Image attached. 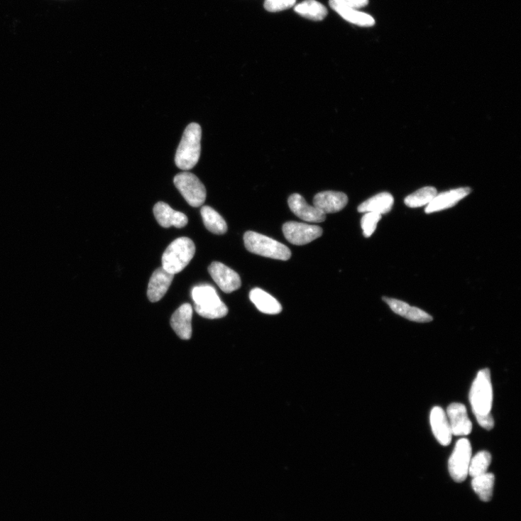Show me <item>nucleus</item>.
Segmentation results:
<instances>
[{
	"mask_svg": "<svg viewBox=\"0 0 521 521\" xmlns=\"http://www.w3.org/2000/svg\"><path fill=\"white\" fill-rule=\"evenodd\" d=\"M448 419L453 435L464 436L469 434L472 431V423L470 421L466 407L464 404L454 402L451 404L446 410Z\"/></svg>",
	"mask_w": 521,
	"mask_h": 521,
	"instance_id": "9d476101",
	"label": "nucleus"
},
{
	"mask_svg": "<svg viewBox=\"0 0 521 521\" xmlns=\"http://www.w3.org/2000/svg\"><path fill=\"white\" fill-rule=\"evenodd\" d=\"M243 240L246 249L252 253L282 260L291 257V251L286 246L264 235L248 231Z\"/></svg>",
	"mask_w": 521,
	"mask_h": 521,
	"instance_id": "39448f33",
	"label": "nucleus"
},
{
	"mask_svg": "<svg viewBox=\"0 0 521 521\" xmlns=\"http://www.w3.org/2000/svg\"><path fill=\"white\" fill-rule=\"evenodd\" d=\"M193 308L190 304L180 307L172 314L170 324L177 336L182 340H190L192 336Z\"/></svg>",
	"mask_w": 521,
	"mask_h": 521,
	"instance_id": "9b49d317",
	"label": "nucleus"
},
{
	"mask_svg": "<svg viewBox=\"0 0 521 521\" xmlns=\"http://www.w3.org/2000/svg\"><path fill=\"white\" fill-rule=\"evenodd\" d=\"M495 483V476L486 473L473 478L471 485L480 500L489 502L492 499Z\"/></svg>",
	"mask_w": 521,
	"mask_h": 521,
	"instance_id": "4be33fe9",
	"label": "nucleus"
},
{
	"mask_svg": "<svg viewBox=\"0 0 521 521\" xmlns=\"http://www.w3.org/2000/svg\"><path fill=\"white\" fill-rule=\"evenodd\" d=\"M174 183L185 200L192 207H199L205 202V186L194 174L185 171L178 173L174 178Z\"/></svg>",
	"mask_w": 521,
	"mask_h": 521,
	"instance_id": "423d86ee",
	"label": "nucleus"
},
{
	"mask_svg": "<svg viewBox=\"0 0 521 521\" xmlns=\"http://www.w3.org/2000/svg\"><path fill=\"white\" fill-rule=\"evenodd\" d=\"M469 400L476 417L491 415L493 390L489 368L478 371L471 388Z\"/></svg>",
	"mask_w": 521,
	"mask_h": 521,
	"instance_id": "f03ea898",
	"label": "nucleus"
},
{
	"mask_svg": "<svg viewBox=\"0 0 521 521\" xmlns=\"http://www.w3.org/2000/svg\"><path fill=\"white\" fill-rule=\"evenodd\" d=\"M437 194V191L432 186H427L415 193L407 196L405 199V204L410 208H418L428 205L432 202Z\"/></svg>",
	"mask_w": 521,
	"mask_h": 521,
	"instance_id": "b1692460",
	"label": "nucleus"
},
{
	"mask_svg": "<svg viewBox=\"0 0 521 521\" xmlns=\"http://www.w3.org/2000/svg\"><path fill=\"white\" fill-rule=\"evenodd\" d=\"M349 202L346 194L336 192H323L314 198V207L324 214L336 213L343 210Z\"/></svg>",
	"mask_w": 521,
	"mask_h": 521,
	"instance_id": "f8f14e48",
	"label": "nucleus"
},
{
	"mask_svg": "<svg viewBox=\"0 0 521 521\" xmlns=\"http://www.w3.org/2000/svg\"><path fill=\"white\" fill-rule=\"evenodd\" d=\"M430 424L433 434L437 441L443 446L451 444L453 433L446 415L439 406L432 408L430 414Z\"/></svg>",
	"mask_w": 521,
	"mask_h": 521,
	"instance_id": "ddd939ff",
	"label": "nucleus"
},
{
	"mask_svg": "<svg viewBox=\"0 0 521 521\" xmlns=\"http://www.w3.org/2000/svg\"><path fill=\"white\" fill-rule=\"evenodd\" d=\"M331 9L346 21L361 27H371L375 21L370 15L358 11L356 9L345 4L342 0H329Z\"/></svg>",
	"mask_w": 521,
	"mask_h": 521,
	"instance_id": "dca6fc26",
	"label": "nucleus"
},
{
	"mask_svg": "<svg viewBox=\"0 0 521 521\" xmlns=\"http://www.w3.org/2000/svg\"><path fill=\"white\" fill-rule=\"evenodd\" d=\"M393 204V197L388 192H383L363 202L358 207V212L361 213L375 212L383 215L390 212Z\"/></svg>",
	"mask_w": 521,
	"mask_h": 521,
	"instance_id": "aec40b11",
	"label": "nucleus"
},
{
	"mask_svg": "<svg viewBox=\"0 0 521 521\" xmlns=\"http://www.w3.org/2000/svg\"><path fill=\"white\" fill-rule=\"evenodd\" d=\"M251 302L258 311L267 314H278L283 307L275 297L260 288L253 289L249 294Z\"/></svg>",
	"mask_w": 521,
	"mask_h": 521,
	"instance_id": "6ab92c4d",
	"label": "nucleus"
},
{
	"mask_svg": "<svg viewBox=\"0 0 521 521\" xmlns=\"http://www.w3.org/2000/svg\"><path fill=\"white\" fill-rule=\"evenodd\" d=\"M471 454L469 440L466 438L459 439L449 462V472L455 481L463 482L467 478Z\"/></svg>",
	"mask_w": 521,
	"mask_h": 521,
	"instance_id": "0eeeda50",
	"label": "nucleus"
},
{
	"mask_svg": "<svg viewBox=\"0 0 521 521\" xmlns=\"http://www.w3.org/2000/svg\"><path fill=\"white\" fill-rule=\"evenodd\" d=\"M383 300L388 305L394 313L402 317H405L408 309L411 307L407 303L395 299H390V297H384Z\"/></svg>",
	"mask_w": 521,
	"mask_h": 521,
	"instance_id": "c85d7f7f",
	"label": "nucleus"
},
{
	"mask_svg": "<svg viewBox=\"0 0 521 521\" xmlns=\"http://www.w3.org/2000/svg\"><path fill=\"white\" fill-rule=\"evenodd\" d=\"M195 311L202 317L214 319L226 317L227 306L223 303L214 287L209 285L197 286L192 290Z\"/></svg>",
	"mask_w": 521,
	"mask_h": 521,
	"instance_id": "20e7f679",
	"label": "nucleus"
},
{
	"mask_svg": "<svg viewBox=\"0 0 521 521\" xmlns=\"http://www.w3.org/2000/svg\"><path fill=\"white\" fill-rule=\"evenodd\" d=\"M283 234L290 243L304 246L319 238L323 234L322 228L305 223L288 221L283 227Z\"/></svg>",
	"mask_w": 521,
	"mask_h": 521,
	"instance_id": "6e6552de",
	"label": "nucleus"
},
{
	"mask_svg": "<svg viewBox=\"0 0 521 521\" xmlns=\"http://www.w3.org/2000/svg\"><path fill=\"white\" fill-rule=\"evenodd\" d=\"M342 1L356 9L366 6L368 3V0H342Z\"/></svg>",
	"mask_w": 521,
	"mask_h": 521,
	"instance_id": "7c9ffc66",
	"label": "nucleus"
},
{
	"mask_svg": "<svg viewBox=\"0 0 521 521\" xmlns=\"http://www.w3.org/2000/svg\"><path fill=\"white\" fill-rule=\"evenodd\" d=\"M471 192V190L466 187L442 192L439 194H437L426 207L425 212L431 214L454 207L460 201L469 195Z\"/></svg>",
	"mask_w": 521,
	"mask_h": 521,
	"instance_id": "f3484780",
	"label": "nucleus"
},
{
	"mask_svg": "<svg viewBox=\"0 0 521 521\" xmlns=\"http://www.w3.org/2000/svg\"><path fill=\"white\" fill-rule=\"evenodd\" d=\"M202 216L206 229L216 235H223L228 231L226 220L214 209L204 206L201 210Z\"/></svg>",
	"mask_w": 521,
	"mask_h": 521,
	"instance_id": "412c9836",
	"label": "nucleus"
},
{
	"mask_svg": "<svg viewBox=\"0 0 521 521\" xmlns=\"http://www.w3.org/2000/svg\"><path fill=\"white\" fill-rule=\"evenodd\" d=\"M296 3V0H266L265 9L269 12H280L287 10Z\"/></svg>",
	"mask_w": 521,
	"mask_h": 521,
	"instance_id": "bb28decb",
	"label": "nucleus"
},
{
	"mask_svg": "<svg viewBox=\"0 0 521 521\" xmlns=\"http://www.w3.org/2000/svg\"><path fill=\"white\" fill-rule=\"evenodd\" d=\"M195 253L196 246L192 239L178 238L165 251L162 258V268L175 275L190 265Z\"/></svg>",
	"mask_w": 521,
	"mask_h": 521,
	"instance_id": "7ed1b4c3",
	"label": "nucleus"
},
{
	"mask_svg": "<svg viewBox=\"0 0 521 521\" xmlns=\"http://www.w3.org/2000/svg\"><path fill=\"white\" fill-rule=\"evenodd\" d=\"M288 206L297 217L309 222H322L326 214L314 206H310L300 194H294L288 199Z\"/></svg>",
	"mask_w": 521,
	"mask_h": 521,
	"instance_id": "a211bd4d",
	"label": "nucleus"
},
{
	"mask_svg": "<svg viewBox=\"0 0 521 521\" xmlns=\"http://www.w3.org/2000/svg\"><path fill=\"white\" fill-rule=\"evenodd\" d=\"M208 271L213 280L219 287L226 293H231L238 290L241 286L239 275L224 264L214 262Z\"/></svg>",
	"mask_w": 521,
	"mask_h": 521,
	"instance_id": "1a4fd4ad",
	"label": "nucleus"
},
{
	"mask_svg": "<svg viewBox=\"0 0 521 521\" xmlns=\"http://www.w3.org/2000/svg\"><path fill=\"white\" fill-rule=\"evenodd\" d=\"M404 318L420 323L430 322L433 320V317L427 312L417 307H412L408 309Z\"/></svg>",
	"mask_w": 521,
	"mask_h": 521,
	"instance_id": "cd10ccee",
	"label": "nucleus"
},
{
	"mask_svg": "<svg viewBox=\"0 0 521 521\" xmlns=\"http://www.w3.org/2000/svg\"><path fill=\"white\" fill-rule=\"evenodd\" d=\"M154 214L159 224L165 229L172 226L182 229L188 224V217L175 211L165 202H158L154 207Z\"/></svg>",
	"mask_w": 521,
	"mask_h": 521,
	"instance_id": "4468645a",
	"label": "nucleus"
},
{
	"mask_svg": "<svg viewBox=\"0 0 521 521\" xmlns=\"http://www.w3.org/2000/svg\"><path fill=\"white\" fill-rule=\"evenodd\" d=\"M476 418L479 425L482 427L483 428H485L486 429H488V430H490L493 429L494 425H495V422L491 415H489L487 416L477 417Z\"/></svg>",
	"mask_w": 521,
	"mask_h": 521,
	"instance_id": "c756f323",
	"label": "nucleus"
},
{
	"mask_svg": "<svg viewBox=\"0 0 521 521\" xmlns=\"http://www.w3.org/2000/svg\"><path fill=\"white\" fill-rule=\"evenodd\" d=\"M202 128L195 123L185 128L175 155L177 167L184 171L194 168L201 155Z\"/></svg>",
	"mask_w": 521,
	"mask_h": 521,
	"instance_id": "f257e3e1",
	"label": "nucleus"
},
{
	"mask_svg": "<svg viewBox=\"0 0 521 521\" xmlns=\"http://www.w3.org/2000/svg\"><path fill=\"white\" fill-rule=\"evenodd\" d=\"M295 11L300 16L314 21H322L327 15V9L316 0H306L296 6Z\"/></svg>",
	"mask_w": 521,
	"mask_h": 521,
	"instance_id": "5701e85b",
	"label": "nucleus"
},
{
	"mask_svg": "<svg viewBox=\"0 0 521 521\" xmlns=\"http://www.w3.org/2000/svg\"><path fill=\"white\" fill-rule=\"evenodd\" d=\"M382 218V214L375 212H366L361 218V226L363 236L369 238L377 229L378 222Z\"/></svg>",
	"mask_w": 521,
	"mask_h": 521,
	"instance_id": "a878e982",
	"label": "nucleus"
},
{
	"mask_svg": "<svg viewBox=\"0 0 521 521\" xmlns=\"http://www.w3.org/2000/svg\"><path fill=\"white\" fill-rule=\"evenodd\" d=\"M174 275L167 272L163 268H158L153 274L148 283L147 296L153 303L160 302L167 293L171 285Z\"/></svg>",
	"mask_w": 521,
	"mask_h": 521,
	"instance_id": "2eb2a0df",
	"label": "nucleus"
},
{
	"mask_svg": "<svg viewBox=\"0 0 521 521\" xmlns=\"http://www.w3.org/2000/svg\"><path fill=\"white\" fill-rule=\"evenodd\" d=\"M492 461V456L488 451L478 453L471 459L468 474L473 478L488 473V468Z\"/></svg>",
	"mask_w": 521,
	"mask_h": 521,
	"instance_id": "393cba45",
	"label": "nucleus"
}]
</instances>
